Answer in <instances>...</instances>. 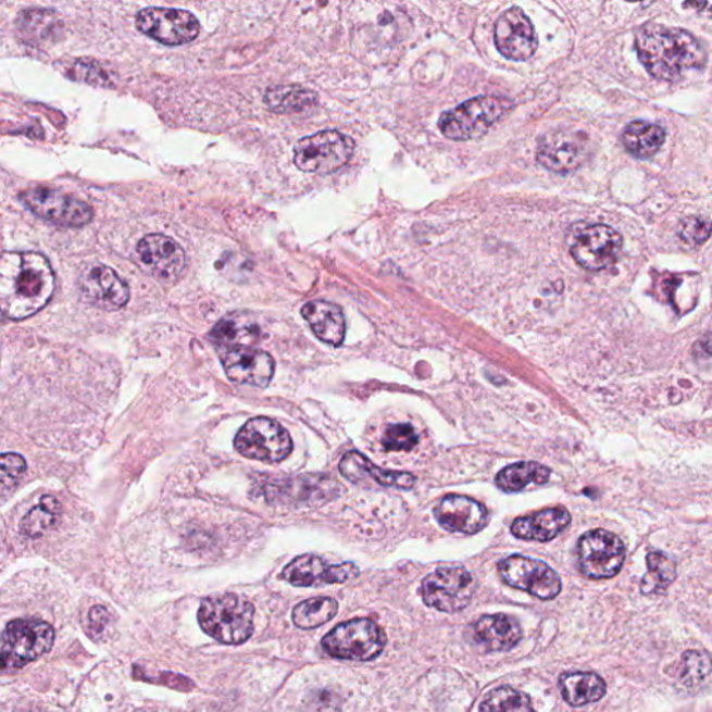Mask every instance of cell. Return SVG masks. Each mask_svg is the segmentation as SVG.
I'll return each mask as SVG.
<instances>
[{
    "instance_id": "obj_12",
    "label": "cell",
    "mask_w": 712,
    "mask_h": 712,
    "mask_svg": "<svg viewBox=\"0 0 712 712\" xmlns=\"http://www.w3.org/2000/svg\"><path fill=\"white\" fill-rule=\"evenodd\" d=\"M626 550L624 541L609 530L585 533L577 542V562L582 574L590 579H610L624 566Z\"/></svg>"
},
{
    "instance_id": "obj_36",
    "label": "cell",
    "mask_w": 712,
    "mask_h": 712,
    "mask_svg": "<svg viewBox=\"0 0 712 712\" xmlns=\"http://www.w3.org/2000/svg\"><path fill=\"white\" fill-rule=\"evenodd\" d=\"M27 471V462L22 455L8 452L0 455V497L8 496L16 489Z\"/></svg>"
},
{
    "instance_id": "obj_17",
    "label": "cell",
    "mask_w": 712,
    "mask_h": 712,
    "mask_svg": "<svg viewBox=\"0 0 712 712\" xmlns=\"http://www.w3.org/2000/svg\"><path fill=\"white\" fill-rule=\"evenodd\" d=\"M221 361L227 377L237 385L265 388L275 375V360L252 347L221 348Z\"/></svg>"
},
{
    "instance_id": "obj_18",
    "label": "cell",
    "mask_w": 712,
    "mask_h": 712,
    "mask_svg": "<svg viewBox=\"0 0 712 712\" xmlns=\"http://www.w3.org/2000/svg\"><path fill=\"white\" fill-rule=\"evenodd\" d=\"M79 291L84 300L98 310L113 312L122 310L129 301V288L112 267L89 265L78 277Z\"/></svg>"
},
{
    "instance_id": "obj_35",
    "label": "cell",
    "mask_w": 712,
    "mask_h": 712,
    "mask_svg": "<svg viewBox=\"0 0 712 712\" xmlns=\"http://www.w3.org/2000/svg\"><path fill=\"white\" fill-rule=\"evenodd\" d=\"M480 712H536L529 696L512 689L510 686L498 687L486 696Z\"/></svg>"
},
{
    "instance_id": "obj_25",
    "label": "cell",
    "mask_w": 712,
    "mask_h": 712,
    "mask_svg": "<svg viewBox=\"0 0 712 712\" xmlns=\"http://www.w3.org/2000/svg\"><path fill=\"white\" fill-rule=\"evenodd\" d=\"M475 632L477 640L490 651L511 650L524 636L520 622L504 614L482 616Z\"/></svg>"
},
{
    "instance_id": "obj_31",
    "label": "cell",
    "mask_w": 712,
    "mask_h": 712,
    "mask_svg": "<svg viewBox=\"0 0 712 712\" xmlns=\"http://www.w3.org/2000/svg\"><path fill=\"white\" fill-rule=\"evenodd\" d=\"M338 602L332 597H315L300 602L292 610V622L300 629H315L337 615Z\"/></svg>"
},
{
    "instance_id": "obj_38",
    "label": "cell",
    "mask_w": 712,
    "mask_h": 712,
    "mask_svg": "<svg viewBox=\"0 0 712 712\" xmlns=\"http://www.w3.org/2000/svg\"><path fill=\"white\" fill-rule=\"evenodd\" d=\"M67 76L76 79V82L89 84V86H111L109 76L104 73V70L98 63L87 61V59H79V61L70 64Z\"/></svg>"
},
{
    "instance_id": "obj_43",
    "label": "cell",
    "mask_w": 712,
    "mask_h": 712,
    "mask_svg": "<svg viewBox=\"0 0 712 712\" xmlns=\"http://www.w3.org/2000/svg\"><path fill=\"white\" fill-rule=\"evenodd\" d=\"M109 621V612L103 609L101 605L93 607L89 611V624L97 634L103 630V627L107 626Z\"/></svg>"
},
{
    "instance_id": "obj_39",
    "label": "cell",
    "mask_w": 712,
    "mask_h": 712,
    "mask_svg": "<svg viewBox=\"0 0 712 712\" xmlns=\"http://www.w3.org/2000/svg\"><path fill=\"white\" fill-rule=\"evenodd\" d=\"M679 237L690 246H701L710 237V223L701 217H687L680 222Z\"/></svg>"
},
{
    "instance_id": "obj_16",
    "label": "cell",
    "mask_w": 712,
    "mask_h": 712,
    "mask_svg": "<svg viewBox=\"0 0 712 712\" xmlns=\"http://www.w3.org/2000/svg\"><path fill=\"white\" fill-rule=\"evenodd\" d=\"M495 42L502 57L514 62H524L537 51V34L530 18L521 8H511L498 17Z\"/></svg>"
},
{
    "instance_id": "obj_32",
    "label": "cell",
    "mask_w": 712,
    "mask_h": 712,
    "mask_svg": "<svg viewBox=\"0 0 712 712\" xmlns=\"http://www.w3.org/2000/svg\"><path fill=\"white\" fill-rule=\"evenodd\" d=\"M317 97L310 89L296 86H280L268 89L265 102L277 113L302 112L316 104Z\"/></svg>"
},
{
    "instance_id": "obj_28",
    "label": "cell",
    "mask_w": 712,
    "mask_h": 712,
    "mask_svg": "<svg viewBox=\"0 0 712 712\" xmlns=\"http://www.w3.org/2000/svg\"><path fill=\"white\" fill-rule=\"evenodd\" d=\"M259 327L249 317H243L240 313L227 315L217 323L211 333L212 341H215L221 348L228 347H251L258 341Z\"/></svg>"
},
{
    "instance_id": "obj_11",
    "label": "cell",
    "mask_w": 712,
    "mask_h": 712,
    "mask_svg": "<svg viewBox=\"0 0 712 712\" xmlns=\"http://www.w3.org/2000/svg\"><path fill=\"white\" fill-rule=\"evenodd\" d=\"M475 591V577L462 566L438 567L422 582L425 604L450 614L466 609Z\"/></svg>"
},
{
    "instance_id": "obj_34",
    "label": "cell",
    "mask_w": 712,
    "mask_h": 712,
    "mask_svg": "<svg viewBox=\"0 0 712 712\" xmlns=\"http://www.w3.org/2000/svg\"><path fill=\"white\" fill-rule=\"evenodd\" d=\"M62 505L57 498L43 496L37 507H34L22 521V532L28 537L42 536L45 532L57 524L61 516Z\"/></svg>"
},
{
    "instance_id": "obj_21",
    "label": "cell",
    "mask_w": 712,
    "mask_h": 712,
    "mask_svg": "<svg viewBox=\"0 0 712 712\" xmlns=\"http://www.w3.org/2000/svg\"><path fill=\"white\" fill-rule=\"evenodd\" d=\"M435 516L445 529L475 535L489 524V514L485 507L470 497L447 496L435 508Z\"/></svg>"
},
{
    "instance_id": "obj_10",
    "label": "cell",
    "mask_w": 712,
    "mask_h": 712,
    "mask_svg": "<svg viewBox=\"0 0 712 712\" xmlns=\"http://www.w3.org/2000/svg\"><path fill=\"white\" fill-rule=\"evenodd\" d=\"M20 201L35 216L59 227H84L93 218L92 208L88 203L59 189L29 188L20 193Z\"/></svg>"
},
{
    "instance_id": "obj_1",
    "label": "cell",
    "mask_w": 712,
    "mask_h": 712,
    "mask_svg": "<svg viewBox=\"0 0 712 712\" xmlns=\"http://www.w3.org/2000/svg\"><path fill=\"white\" fill-rule=\"evenodd\" d=\"M57 277L48 259L38 252L0 255V313L23 321L43 310L53 297Z\"/></svg>"
},
{
    "instance_id": "obj_3",
    "label": "cell",
    "mask_w": 712,
    "mask_h": 712,
    "mask_svg": "<svg viewBox=\"0 0 712 712\" xmlns=\"http://www.w3.org/2000/svg\"><path fill=\"white\" fill-rule=\"evenodd\" d=\"M255 607L243 597L227 592L202 601L198 622L202 630L223 645H242L253 634Z\"/></svg>"
},
{
    "instance_id": "obj_37",
    "label": "cell",
    "mask_w": 712,
    "mask_h": 712,
    "mask_svg": "<svg viewBox=\"0 0 712 712\" xmlns=\"http://www.w3.org/2000/svg\"><path fill=\"white\" fill-rule=\"evenodd\" d=\"M417 442L420 437L410 423L388 426L382 438V446L388 452L412 451Z\"/></svg>"
},
{
    "instance_id": "obj_14",
    "label": "cell",
    "mask_w": 712,
    "mask_h": 712,
    "mask_svg": "<svg viewBox=\"0 0 712 712\" xmlns=\"http://www.w3.org/2000/svg\"><path fill=\"white\" fill-rule=\"evenodd\" d=\"M137 28L158 42L178 47L192 42L201 26L197 17L187 10L148 8L138 13Z\"/></svg>"
},
{
    "instance_id": "obj_15",
    "label": "cell",
    "mask_w": 712,
    "mask_h": 712,
    "mask_svg": "<svg viewBox=\"0 0 712 712\" xmlns=\"http://www.w3.org/2000/svg\"><path fill=\"white\" fill-rule=\"evenodd\" d=\"M142 267L161 282H176L187 267L186 251L180 243L163 234H149L137 246Z\"/></svg>"
},
{
    "instance_id": "obj_4",
    "label": "cell",
    "mask_w": 712,
    "mask_h": 712,
    "mask_svg": "<svg viewBox=\"0 0 712 712\" xmlns=\"http://www.w3.org/2000/svg\"><path fill=\"white\" fill-rule=\"evenodd\" d=\"M54 630L48 622L16 620L3 632L0 649V674L24 669L29 662L51 651Z\"/></svg>"
},
{
    "instance_id": "obj_20",
    "label": "cell",
    "mask_w": 712,
    "mask_h": 712,
    "mask_svg": "<svg viewBox=\"0 0 712 712\" xmlns=\"http://www.w3.org/2000/svg\"><path fill=\"white\" fill-rule=\"evenodd\" d=\"M358 575L360 570L352 562L328 565L322 558L315 555L298 557L282 572L283 579L297 587L346 584L348 580L355 579Z\"/></svg>"
},
{
    "instance_id": "obj_7",
    "label": "cell",
    "mask_w": 712,
    "mask_h": 712,
    "mask_svg": "<svg viewBox=\"0 0 712 712\" xmlns=\"http://www.w3.org/2000/svg\"><path fill=\"white\" fill-rule=\"evenodd\" d=\"M386 634L375 622L358 619L342 622L323 637L322 646L335 659L371 661L385 650Z\"/></svg>"
},
{
    "instance_id": "obj_30",
    "label": "cell",
    "mask_w": 712,
    "mask_h": 712,
    "mask_svg": "<svg viewBox=\"0 0 712 712\" xmlns=\"http://www.w3.org/2000/svg\"><path fill=\"white\" fill-rule=\"evenodd\" d=\"M17 27L24 38L35 43L54 41L62 34L61 20L49 10H26L20 14Z\"/></svg>"
},
{
    "instance_id": "obj_8",
    "label": "cell",
    "mask_w": 712,
    "mask_h": 712,
    "mask_svg": "<svg viewBox=\"0 0 712 712\" xmlns=\"http://www.w3.org/2000/svg\"><path fill=\"white\" fill-rule=\"evenodd\" d=\"M355 143L336 129H327L302 138L293 148V163L300 171L330 174L351 161Z\"/></svg>"
},
{
    "instance_id": "obj_19",
    "label": "cell",
    "mask_w": 712,
    "mask_h": 712,
    "mask_svg": "<svg viewBox=\"0 0 712 712\" xmlns=\"http://www.w3.org/2000/svg\"><path fill=\"white\" fill-rule=\"evenodd\" d=\"M587 137L584 133L560 132L546 134L537 147V161L552 173L576 171L587 159Z\"/></svg>"
},
{
    "instance_id": "obj_5",
    "label": "cell",
    "mask_w": 712,
    "mask_h": 712,
    "mask_svg": "<svg viewBox=\"0 0 712 712\" xmlns=\"http://www.w3.org/2000/svg\"><path fill=\"white\" fill-rule=\"evenodd\" d=\"M566 243L577 265L591 272L615 265L622 251L621 234L605 224H572Z\"/></svg>"
},
{
    "instance_id": "obj_24",
    "label": "cell",
    "mask_w": 712,
    "mask_h": 712,
    "mask_svg": "<svg viewBox=\"0 0 712 712\" xmlns=\"http://www.w3.org/2000/svg\"><path fill=\"white\" fill-rule=\"evenodd\" d=\"M570 524L571 514L565 508H550L529 516L517 517L511 526V532L517 539L550 541Z\"/></svg>"
},
{
    "instance_id": "obj_29",
    "label": "cell",
    "mask_w": 712,
    "mask_h": 712,
    "mask_svg": "<svg viewBox=\"0 0 712 712\" xmlns=\"http://www.w3.org/2000/svg\"><path fill=\"white\" fill-rule=\"evenodd\" d=\"M549 467L537 462H517L504 467L496 477L498 489L504 492H517L529 485H546L550 480Z\"/></svg>"
},
{
    "instance_id": "obj_26",
    "label": "cell",
    "mask_w": 712,
    "mask_h": 712,
    "mask_svg": "<svg viewBox=\"0 0 712 712\" xmlns=\"http://www.w3.org/2000/svg\"><path fill=\"white\" fill-rule=\"evenodd\" d=\"M560 689L567 704L582 707L601 700L607 685L592 672H570L561 676Z\"/></svg>"
},
{
    "instance_id": "obj_13",
    "label": "cell",
    "mask_w": 712,
    "mask_h": 712,
    "mask_svg": "<svg viewBox=\"0 0 712 712\" xmlns=\"http://www.w3.org/2000/svg\"><path fill=\"white\" fill-rule=\"evenodd\" d=\"M508 586L524 590L540 600H552L560 595V576L546 562L524 555H511L498 565Z\"/></svg>"
},
{
    "instance_id": "obj_23",
    "label": "cell",
    "mask_w": 712,
    "mask_h": 712,
    "mask_svg": "<svg viewBox=\"0 0 712 712\" xmlns=\"http://www.w3.org/2000/svg\"><path fill=\"white\" fill-rule=\"evenodd\" d=\"M302 316L318 340L328 346L340 347L346 338V317L341 308L327 301H311L302 308Z\"/></svg>"
},
{
    "instance_id": "obj_2",
    "label": "cell",
    "mask_w": 712,
    "mask_h": 712,
    "mask_svg": "<svg viewBox=\"0 0 712 712\" xmlns=\"http://www.w3.org/2000/svg\"><path fill=\"white\" fill-rule=\"evenodd\" d=\"M636 51L647 72L665 82H676L705 64L704 49L694 34L657 23L637 32Z\"/></svg>"
},
{
    "instance_id": "obj_6",
    "label": "cell",
    "mask_w": 712,
    "mask_h": 712,
    "mask_svg": "<svg viewBox=\"0 0 712 712\" xmlns=\"http://www.w3.org/2000/svg\"><path fill=\"white\" fill-rule=\"evenodd\" d=\"M511 108L512 103L504 98H472L442 114L438 127L452 141H470L485 136Z\"/></svg>"
},
{
    "instance_id": "obj_9",
    "label": "cell",
    "mask_w": 712,
    "mask_h": 712,
    "mask_svg": "<svg viewBox=\"0 0 712 712\" xmlns=\"http://www.w3.org/2000/svg\"><path fill=\"white\" fill-rule=\"evenodd\" d=\"M234 447L249 460L277 464L291 454L292 440L280 423L268 417H253L237 433Z\"/></svg>"
},
{
    "instance_id": "obj_42",
    "label": "cell",
    "mask_w": 712,
    "mask_h": 712,
    "mask_svg": "<svg viewBox=\"0 0 712 712\" xmlns=\"http://www.w3.org/2000/svg\"><path fill=\"white\" fill-rule=\"evenodd\" d=\"M307 712H341L337 695L330 690H317L305 700Z\"/></svg>"
},
{
    "instance_id": "obj_40",
    "label": "cell",
    "mask_w": 712,
    "mask_h": 712,
    "mask_svg": "<svg viewBox=\"0 0 712 712\" xmlns=\"http://www.w3.org/2000/svg\"><path fill=\"white\" fill-rule=\"evenodd\" d=\"M710 660L700 652L690 651L685 654L684 680L687 685L694 686L700 684V680L709 678Z\"/></svg>"
},
{
    "instance_id": "obj_41",
    "label": "cell",
    "mask_w": 712,
    "mask_h": 712,
    "mask_svg": "<svg viewBox=\"0 0 712 712\" xmlns=\"http://www.w3.org/2000/svg\"><path fill=\"white\" fill-rule=\"evenodd\" d=\"M136 676L142 680L153 682V684L172 687V689L177 690L189 691L196 687V684L189 680L187 676L173 674V672H159L157 675H147L137 669Z\"/></svg>"
},
{
    "instance_id": "obj_22",
    "label": "cell",
    "mask_w": 712,
    "mask_h": 712,
    "mask_svg": "<svg viewBox=\"0 0 712 712\" xmlns=\"http://www.w3.org/2000/svg\"><path fill=\"white\" fill-rule=\"evenodd\" d=\"M340 472L347 480L355 485H367L375 482L382 487H396V489L410 490L415 485V476L407 472L382 470L373 465L361 452L350 451L342 457Z\"/></svg>"
},
{
    "instance_id": "obj_27",
    "label": "cell",
    "mask_w": 712,
    "mask_h": 712,
    "mask_svg": "<svg viewBox=\"0 0 712 712\" xmlns=\"http://www.w3.org/2000/svg\"><path fill=\"white\" fill-rule=\"evenodd\" d=\"M665 138V129L659 124L641 121L627 124L621 137L626 151L637 159L654 157L664 146Z\"/></svg>"
},
{
    "instance_id": "obj_33",
    "label": "cell",
    "mask_w": 712,
    "mask_h": 712,
    "mask_svg": "<svg viewBox=\"0 0 712 712\" xmlns=\"http://www.w3.org/2000/svg\"><path fill=\"white\" fill-rule=\"evenodd\" d=\"M647 566H649V572L641 580V591L645 595L662 592L674 584L676 564L669 555L662 554V552H650L647 555Z\"/></svg>"
}]
</instances>
